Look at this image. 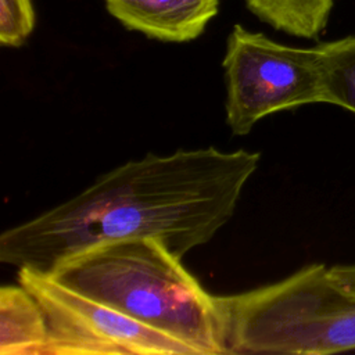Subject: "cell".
Returning <instances> with one entry per match:
<instances>
[{
	"instance_id": "obj_6",
	"label": "cell",
	"mask_w": 355,
	"mask_h": 355,
	"mask_svg": "<svg viewBox=\"0 0 355 355\" xmlns=\"http://www.w3.org/2000/svg\"><path fill=\"white\" fill-rule=\"evenodd\" d=\"M104 4L126 29L171 43L201 36L219 10V0H104Z\"/></svg>"
},
{
	"instance_id": "obj_8",
	"label": "cell",
	"mask_w": 355,
	"mask_h": 355,
	"mask_svg": "<svg viewBox=\"0 0 355 355\" xmlns=\"http://www.w3.org/2000/svg\"><path fill=\"white\" fill-rule=\"evenodd\" d=\"M247 8L276 31L316 39L324 29L333 0H244Z\"/></svg>"
},
{
	"instance_id": "obj_1",
	"label": "cell",
	"mask_w": 355,
	"mask_h": 355,
	"mask_svg": "<svg viewBox=\"0 0 355 355\" xmlns=\"http://www.w3.org/2000/svg\"><path fill=\"white\" fill-rule=\"evenodd\" d=\"M259 161L257 151L215 147L130 159L79 194L4 230L0 261L51 273L89 247L139 237L158 239L183 258L234 215Z\"/></svg>"
},
{
	"instance_id": "obj_4",
	"label": "cell",
	"mask_w": 355,
	"mask_h": 355,
	"mask_svg": "<svg viewBox=\"0 0 355 355\" xmlns=\"http://www.w3.org/2000/svg\"><path fill=\"white\" fill-rule=\"evenodd\" d=\"M226 123L244 136L262 118L305 104L324 103L319 46L291 47L234 25L222 61Z\"/></svg>"
},
{
	"instance_id": "obj_9",
	"label": "cell",
	"mask_w": 355,
	"mask_h": 355,
	"mask_svg": "<svg viewBox=\"0 0 355 355\" xmlns=\"http://www.w3.org/2000/svg\"><path fill=\"white\" fill-rule=\"evenodd\" d=\"M324 103L355 114V36L319 44Z\"/></svg>"
},
{
	"instance_id": "obj_7",
	"label": "cell",
	"mask_w": 355,
	"mask_h": 355,
	"mask_svg": "<svg viewBox=\"0 0 355 355\" xmlns=\"http://www.w3.org/2000/svg\"><path fill=\"white\" fill-rule=\"evenodd\" d=\"M49 326L36 298L19 283L0 288V355H46Z\"/></svg>"
},
{
	"instance_id": "obj_11",
	"label": "cell",
	"mask_w": 355,
	"mask_h": 355,
	"mask_svg": "<svg viewBox=\"0 0 355 355\" xmlns=\"http://www.w3.org/2000/svg\"><path fill=\"white\" fill-rule=\"evenodd\" d=\"M331 277L345 290L355 293V265L329 266Z\"/></svg>"
},
{
	"instance_id": "obj_10",
	"label": "cell",
	"mask_w": 355,
	"mask_h": 355,
	"mask_svg": "<svg viewBox=\"0 0 355 355\" xmlns=\"http://www.w3.org/2000/svg\"><path fill=\"white\" fill-rule=\"evenodd\" d=\"M35 28L31 0H0V43L7 47L22 46Z\"/></svg>"
},
{
	"instance_id": "obj_3",
	"label": "cell",
	"mask_w": 355,
	"mask_h": 355,
	"mask_svg": "<svg viewBox=\"0 0 355 355\" xmlns=\"http://www.w3.org/2000/svg\"><path fill=\"white\" fill-rule=\"evenodd\" d=\"M216 297L226 354L327 355L355 349V293L341 287L324 263Z\"/></svg>"
},
{
	"instance_id": "obj_2",
	"label": "cell",
	"mask_w": 355,
	"mask_h": 355,
	"mask_svg": "<svg viewBox=\"0 0 355 355\" xmlns=\"http://www.w3.org/2000/svg\"><path fill=\"white\" fill-rule=\"evenodd\" d=\"M47 275L183 341L198 355L226 354L218 297L158 239L101 243L62 261Z\"/></svg>"
},
{
	"instance_id": "obj_5",
	"label": "cell",
	"mask_w": 355,
	"mask_h": 355,
	"mask_svg": "<svg viewBox=\"0 0 355 355\" xmlns=\"http://www.w3.org/2000/svg\"><path fill=\"white\" fill-rule=\"evenodd\" d=\"M18 283L40 304L46 355H198L183 341L78 293L47 273L19 268Z\"/></svg>"
}]
</instances>
